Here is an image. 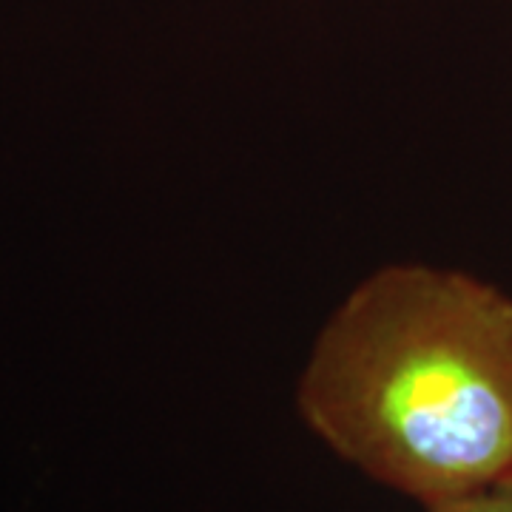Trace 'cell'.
Segmentation results:
<instances>
[{"instance_id": "6da1fadb", "label": "cell", "mask_w": 512, "mask_h": 512, "mask_svg": "<svg viewBox=\"0 0 512 512\" xmlns=\"http://www.w3.org/2000/svg\"><path fill=\"white\" fill-rule=\"evenodd\" d=\"M296 410L336 458L421 510L512 478V296L396 262L330 313Z\"/></svg>"}, {"instance_id": "7a4b0ae2", "label": "cell", "mask_w": 512, "mask_h": 512, "mask_svg": "<svg viewBox=\"0 0 512 512\" xmlns=\"http://www.w3.org/2000/svg\"><path fill=\"white\" fill-rule=\"evenodd\" d=\"M424 512H512V478L495 484V487H487L481 493L458 498V501H447V504L430 507Z\"/></svg>"}]
</instances>
